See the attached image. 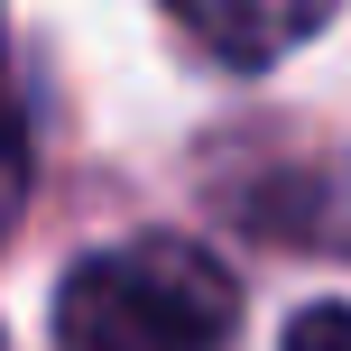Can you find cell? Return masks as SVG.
<instances>
[{"mask_svg": "<svg viewBox=\"0 0 351 351\" xmlns=\"http://www.w3.org/2000/svg\"><path fill=\"white\" fill-rule=\"evenodd\" d=\"M241 287L213 250L148 231L65 268L56 287V351H231Z\"/></svg>", "mask_w": 351, "mask_h": 351, "instance_id": "6da1fadb", "label": "cell"}, {"mask_svg": "<svg viewBox=\"0 0 351 351\" xmlns=\"http://www.w3.org/2000/svg\"><path fill=\"white\" fill-rule=\"evenodd\" d=\"M324 19H333L324 0H176L167 28H176V37H194V47H213L222 65L259 74V65H278L287 47L324 37Z\"/></svg>", "mask_w": 351, "mask_h": 351, "instance_id": "7a4b0ae2", "label": "cell"}, {"mask_svg": "<svg viewBox=\"0 0 351 351\" xmlns=\"http://www.w3.org/2000/svg\"><path fill=\"white\" fill-rule=\"evenodd\" d=\"M19 194H28V130H19V102L0 84V231L19 222Z\"/></svg>", "mask_w": 351, "mask_h": 351, "instance_id": "3957f363", "label": "cell"}, {"mask_svg": "<svg viewBox=\"0 0 351 351\" xmlns=\"http://www.w3.org/2000/svg\"><path fill=\"white\" fill-rule=\"evenodd\" d=\"M278 351H351V305H305Z\"/></svg>", "mask_w": 351, "mask_h": 351, "instance_id": "277c9868", "label": "cell"}]
</instances>
